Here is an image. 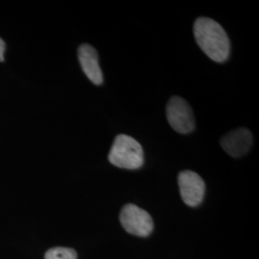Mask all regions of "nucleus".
<instances>
[{
  "label": "nucleus",
  "instance_id": "nucleus-1",
  "mask_svg": "<svg viewBox=\"0 0 259 259\" xmlns=\"http://www.w3.org/2000/svg\"><path fill=\"white\" fill-rule=\"evenodd\" d=\"M195 38L205 55L216 63H224L231 52V42L224 28L214 19L199 18L194 23Z\"/></svg>",
  "mask_w": 259,
  "mask_h": 259
},
{
  "label": "nucleus",
  "instance_id": "nucleus-2",
  "mask_svg": "<svg viewBox=\"0 0 259 259\" xmlns=\"http://www.w3.org/2000/svg\"><path fill=\"white\" fill-rule=\"evenodd\" d=\"M109 161L114 166L135 170L143 165L144 153L139 141L127 135H118L112 143Z\"/></svg>",
  "mask_w": 259,
  "mask_h": 259
},
{
  "label": "nucleus",
  "instance_id": "nucleus-3",
  "mask_svg": "<svg viewBox=\"0 0 259 259\" xmlns=\"http://www.w3.org/2000/svg\"><path fill=\"white\" fill-rule=\"evenodd\" d=\"M120 222L126 232L141 237L150 235L154 229L151 215L136 204H128L123 206L120 212Z\"/></svg>",
  "mask_w": 259,
  "mask_h": 259
},
{
  "label": "nucleus",
  "instance_id": "nucleus-4",
  "mask_svg": "<svg viewBox=\"0 0 259 259\" xmlns=\"http://www.w3.org/2000/svg\"><path fill=\"white\" fill-rule=\"evenodd\" d=\"M167 120L180 134H189L195 128L194 114L189 104L180 96L172 97L166 107Z\"/></svg>",
  "mask_w": 259,
  "mask_h": 259
},
{
  "label": "nucleus",
  "instance_id": "nucleus-5",
  "mask_svg": "<svg viewBox=\"0 0 259 259\" xmlns=\"http://www.w3.org/2000/svg\"><path fill=\"white\" fill-rule=\"evenodd\" d=\"M178 184L183 201L189 206H197L203 202L205 185L203 179L193 171L185 170L180 173Z\"/></svg>",
  "mask_w": 259,
  "mask_h": 259
},
{
  "label": "nucleus",
  "instance_id": "nucleus-6",
  "mask_svg": "<svg viewBox=\"0 0 259 259\" xmlns=\"http://www.w3.org/2000/svg\"><path fill=\"white\" fill-rule=\"evenodd\" d=\"M222 148L233 157H240L250 151L252 145L251 133L246 128H239L227 134L221 139Z\"/></svg>",
  "mask_w": 259,
  "mask_h": 259
},
{
  "label": "nucleus",
  "instance_id": "nucleus-7",
  "mask_svg": "<svg viewBox=\"0 0 259 259\" xmlns=\"http://www.w3.org/2000/svg\"><path fill=\"white\" fill-rule=\"evenodd\" d=\"M78 58L83 73L94 84H102L103 73L99 65L98 54L92 46L83 44L79 47Z\"/></svg>",
  "mask_w": 259,
  "mask_h": 259
},
{
  "label": "nucleus",
  "instance_id": "nucleus-8",
  "mask_svg": "<svg viewBox=\"0 0 259 259\" xmlns=\"http://www.w3.org/2000/svg\"><path fill=\"white\" fill-rule=\"evenodd\" d=\"M46 259H77V253L69 248H53L47 250Z\"/></svg>",
  "mask_w": 259,
  "mask_h": 259
},
{
  "label": "nucleus",
  "instance_id": "nucleus-9",
  "mask_svg": "<svg viewBox=\"0 0 259 259\" xmlns=\"http://www.w3.org/2000/svg\"><path fill=\"white\" fill-rule=\"evenodd\" d=\"M5 42L2 38H0V62L4 61V52H5Z\"/></svg>",
  "mask_w": 259,
  "mask_h": 259
}]
</instances>
